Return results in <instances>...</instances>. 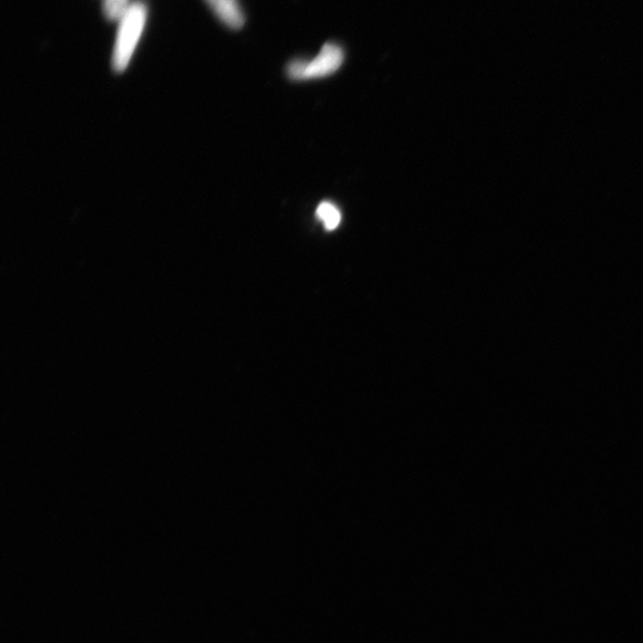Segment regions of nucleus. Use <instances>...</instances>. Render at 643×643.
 Listing matches in <instances>:
<instances>
[{"mask_svg":"<svg viewBox=\"0 0 643 643\" xmlns=\"http://www.w3.org/2000/svg\"><path fill=\"white\" fill-rule=\"evenodd\" d=\"M129 7V0H104L105 16L113 21L122 19Z\"/></svg>","mask_w":643,"mask_h":643,"instance_id":"obj_5","label":"nucleus"},{"mask_svg":"<svg viewBox=\"0 0 643 643\" xmlns=\"http://www.w3.org/2000/svg\"><path fill=\"white\" fill-rule=\"evenodd\" d=\"M217 16L230 28L241 30L245 24V15L237 0H207Z\"/></svg>","mask_w":643,"mask_h":643,"instance_id":"obj_3","label":"nucleus"},{"mask_svg":"<svg viewBox=\"0 0 643 643\" xmlns=\"http://www.w3.org/2000/svg\"><path fill=\"white\" fill-rule=\"evenodd\" d=\"M316 217L328 232L337 230L342 219L340 210L329 202H324L318 206Z\"/></svg>","mask_w":643,"mask_h":643,"instance_id":"obj_4","label":"nucleus"},{"mask_svg":"<svg viewBox=\"0 0 643 643\" xmlns=\"http://www.w3.org/2000/svg\"><path fill=\"white\" fill-rule=\"evenodd\" d=\"M145 21L147 7L142 2L131 4L120 19L113 59L116 72L126 71L142 36Z\"/></svg>","mask_w":643,"mask_h":643,"instance_id":"obj_1","label":"nucleus"},{"mask_svg":"<svg viewBox=\"0 0 643 643\" xmlns=\"http://www.w3.org/2000/svg\"><path fill=\"white\" fill-rule=\"evenodd\" d=\"M344 51L337 44H327L312 60H293L288 66V75L296 82L326 78L341 69Z\"/></svg>","mask_w":643,"mask_h":643,"instance_id":"obj_2","label":"nucleus"}]
</instances>
